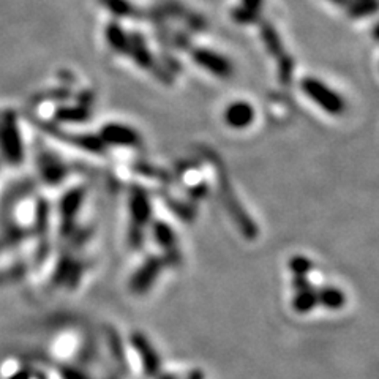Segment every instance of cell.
<instances>
[{"instance_id":"6da1fadb","label":"cell","mask_w":379,"mask_h":379,"mask_svg":"<svg viewBox=\"0 0 379 379\" xmlns=\"http://www.w3.org/2000/svg\"><path fill=\"white\" fill-rule=\"evenodd\" d=\"M302 92L305 94L314 105H318L323 111L329 112L330 116H340L346 109L343 96L337 94L334 89L316 78H303L301 83Z\"/></svg>"},{"instance_id":"7a4b0ae2","label":"cell","mask_w":379,"mask_h":379,"mask_svg":"<svg viewBox=\"0 0 379 379\" xmlns=\"http://www.w3.org/2000/svg\"><path fill=\"white\" fill-rule=\"evenodd\" d=\"M0 153L11 163H21L24 158L19 125L11 112H0Z\"/></svg>"},{"instance_id":"3957f363","label":"cell","mask_w":379,"mask_h":379,"mask_svg":"<svg viewBox=\"0 0 379 379\" xmlns=\"http://www.w3.org/2000/svg\"><path fill=\"white\" fill-rule=\"evenodd\" d=\"M193 60L203 67L204 70L210 71L218 78H231L233 65L225 56L214 53V51L205 48H193L192 49Z\"/></svg>"},{"instance_id":"277c9868","label":"cell","mask_w":379,"mask_h":379,"mask_svg":"<svg viewBox=\"0 0 379 379\" xmlns=\"http://www.w3.org/2000/svg\"><path fill=\"white\" fill-rule=\"evenodd\" d=\"M101 141L109 142V144H114V146L133 147L140 144L141 137L133 128H130V126L109 124L101 131Z\"/></svg>"},{"instance_id":"5b68a950","label":"cell","mask_w":379,"mask_h":379,"mask_svg":"<svg viewBox=\"0 0 379 379\" xmlns=\"http://www.w3.org/2000/svg\"><path fill=\"white\" fill-rule=\"evenodd\" d=\"M255 120V109L246 101H235L225 109V122L229 128L244 130Z\"/></svg>"},{"instance_id":"8992f818","label":"cell","mask_w":379,"mask_h":379,"mask_svg":"<svg viewBox=\"0 0 379 379\" xmlns=\"http://www.w3.org/2000/svg\"><path fill=\"white\" fill-rule=\"evenodd\" d=\"M160 269H162V262L155 258H151L147 262L142 264L141 269H137L133 280H131V286L136 292H146V289L151 286L158 277Z\"/></svg>"},{"instance_id":"52a82bcc","label":"cell","mask_w":379,"mask_h":379,"mask_svg":"<svg viewBox=\"0 0 379 379\" xmlns=\"http://www.w3.org/2000/svg\"><path fill=\"white\" fill-rule=\"evenodd\" d=\"M128 38H130L128 54L131 57H133V60L140 67L146 68V70H153V68H155V60H153L152 54L149 53L144 37H142L141 33L135 32V33H131V35H128Z\"/></svg>"},{"instance_id":"ba28073f","label":"cell","mask_w":379,"mask_h":379,"mask_svg":"<svg viewBox=\"0 0 379 379\" xmlns=\"http://www.w3.org/2000/svg\"><path fill=\"white\" fill-rule=\"evenodd\" d=\"M106 40L111 48L119 54H128L130 49V38L122 26L117 21L109 22L106 27Z\"/></svg>"},{"instance_id":"9c48e42d","label":"cell","mask_w":379,"mask_h":379,"mask_svg":"<svg viewBox=\"0 0 379 379\" xmlns=\"http://www.w3.org/2000/svg\"><path fill=\"white\" fill-rule=\"evenodd\" d=\"M105 7L112 11L116 16H122V18H144L142 10L136 8L133 3L128 0H100Z\"/></svg>"},{"instance_id":"30bf717a","label":"cell","mask_w":379,"mask_h":379,"mask_svg":"<svg viewBox=\"0 0 379 379\" xmlns=\"http://www.w3.org/2000/svg\"><path fill=\"white\" fill-rule=\"evenodd\" d=\"M261 37H262L264 44L267 46L269 53H271L272 56H275L278 59V57L285 54L283 43H281L278 33H277V31H275V27L271 24V22H262Z\"/></svg>"},{"instance_id":"8fae6325","label":"cell","mask_w":379,"mask_h":379,"mask_svg":"<svg viewBox=\"0 0 379 379\" xmlns=\"http://www.w3.org/2000/svg\"><path fill=\"white\" fill-rule=\"evenodd\" d=\"M316 296H318V303L319 305H323L329 310H338L344 305V301H346V297H344L343 291H340L338 288H323L319 291H316Z\"/></svg>"},{"instance_id":"7c38bea8","label":"cell","mask_w":379,"mask_h":379,"mask_svg":"<svg viewBox=\"0 0 379 379\" xmlns=\"http://www.w3.org/2000/svg\"><path fill=\"white\" fill-rule=\"evenodd\" d=\"M131 214H133L136 229L140 231L142 225L149 220V214H151V208H149L147 198L142 193H136L133 199H131Z\"/></svg>"},{"instance_id":"4fadbf2b","label":"cell","mask_w":379,"mask_h":379,"mask_svg":"<svg viewBox=\"0 0 379 379\" xmlns=\"http://www.w3.org/2000/svg\"><path fill=\"white\" fill-rule=\"evenodd\" d=\"M318 305V296H316V291L312 288L297 291V294L292 301V307L297 313H308Z\"/></svg>"},{"instance_id":"5bb4252c","label":"cell","mask_w":379,"mask_h":379,"mask_svg":"<svg viewBox=\"0 0 379 379\" xmlns=\"http://www.w3.org/2000/svg\"><path fill=\"white\" fill-rule=\"evenodd\" d=\"M378 10V2L376 0H353L351 5L348 7V11L351 16H365V15H373Z\"/></svg>"},{"instance_id":"9a60e30c","label":"cell","mask_w":379,"mask_h":379,"mask_svg":"<svg viewBox=\"0 0 379 379\" xmlns=\"http://www.w3.org/2000/svg\"><path fill=\"white\" fill-rule=\"evenodd\" d=\"M153 233H155V239H157V242L163 246V249L169 250L172 245H174V233H172V229L166 225V223H157V225L153 226Z\"/></svg>"},{"instance_id":"2e32d148","label":"cell","mask_w":379,"mask_h":379,"mask_svg":"<svg viewBox=\"0 0 379 379\" xmlns=\"http://www.w3.org/2000/svg\"><path fill=\"white\" fill-rule=\"evenodd\" d=\"M280 60V79L283 84H288L292 78V70H294V60H292V57L283 54L281 57H278Z\"/></svg>"},{"instance_id":"e0dca14e","label":"cell","mask_w":379,"mask_h":379,"mask_svg":"<svg viewBox=\"0 0 379 379\" xmlns=\"http://www.w3.org/2000/svg\"><path fill=\"white\" fill-rule=\"evenodd\" d=\"M289 267L291 271L294 272L296 277H302V275H307L310 271H312V262L303 256H296L289 261Z\"/></svg>"},{"instance_id":"ac0fdd59","label":"cell","mask_w":379,"mask_h":379,"mask_svg":"<svg viewBox=\"0 0 379 379\" xmlns=\"http://www.w3.org/2000/svg\"><path fill=\"white\" fill-rule=\"evenodd\" d=\"M233 16H234V19L237 21V22H253V21L258 19V15L256 13H253V11L245 10L244 7L242 8H235Z\"/></svg>"},{"instance_id":"d6986e66","label":"cell","mask_w":379,"mask_h":379,"mask_svg":"<svg viewBox=\"0 0 379 379\" xmlns=\"http://www.w3.org/2000/svg\"><path fill=\"white\" fill-rule=\"evenodd\" d=\"M261 7H262V0H244V8L253 11V13L260 15Z\"/></svg>"},{"instance_id":"ffe728a7","label":"cell","mask_w":379,"mask_h":379,"mask_svg":"<svg viewBox=\"0 0 379 379\" xmlns=\"http://www.w3.org/2000/svg\"><path fill=\"white\" fill-rule=\"evenodd\" d=\"M330 2H334L335 5H340V7H349L351 5L353 0H330Z\"/></svg>"}]
</instances>
